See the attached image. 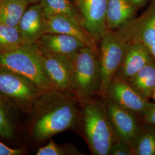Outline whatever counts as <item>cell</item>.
Wrapping results in <instances>:
<instances>
[{
  "mask_svg": "<svg viewBox=\"0 0 155 155\" xmlns=\"http://www.w3.org/2000/svg\"><path fill=\"white\" fill-rule=\"evenodd\" d=\"M80 110V101L72 93L45 91L29 113V134L33 141L43 142L58 133L75 131Z\"/></svg>",
  "mask_w": 155,
  "mask_h": 155,
  "instance_id": "6da1fadb",
  "label": "cell"
},
{
  "mask_svg": "<svg viewBox=\"0 0 155 155\" xmlns=\"http://www.w3.org/2000/svg\"><path fill=\"white\" fill-rule=\"evenodd\" d=\"M81 110L76 130L93 155H109L112 145L119 139L111 124L105 101L92 98L80 101Z\"/></svg>",
  "mask_w": 155,
  "mask_h": 155,
  "instance_id": "7a4b0ae2",
  "label": "cell"
},
{
  "mask_svg": "<svg viewBox=\"0 0 155 155\" xmlns=\"http://www.w3.org/2000/svg\"><path fill=\"white\" fill-rule=\"evenodd\" d=\"M132 40L126 25L116 29H108L100 40L98 55L101 67V98L105 99L107 88Z\"/></svg>",
  "mask_w": 155,
  "mask_h": 155,
  "instance_id": "3957f363",
  "label": "cell"
},
{
  "mask_svg": "<svg viewBox=\"0 0 155 155\" xmlns=\"http://www.w3.org/2000/svg\"><path fill=\"white\" fill-rule=\"evenodd\" d=\"M40 53L35 44L23 45L0 52V66L28 78L45 91L54 90L41 61Z\"/></svg>",
  "mask_w": 155,
  "mask_h": 155,
  "instance_id": "277c9868",
  "label": "cell"
},
{
  "mask_svg": "<svg viewBox=\"0 0 155 155\" xmlns=\"http://www.w3.org/2000/svg\"><path fill=\"white\" fill-rule=\"evenodd\" d=\"M101 80L98 53L84 47L73 59L72 93L79 101L99 96Z\"/></svg>",
  "mask_w": 155,
  "mask_h": 155,
  "instance_id": "5b68a950",
  "label": "cell"
},
{
  "mask_svg": "<svg viewBox=\"0 0 155 155\" xmlns=\"http://www.w3.org/2000/svg\"><path fill=\"white\" fill-rule=\"evenodd\" d=\"M44 92L28 78L0 66V93L17 109L29 113Z\"/></svg>",
  "mask_w": 155,
  "mask_h": 155,
  "instance_id": "8992f818",
  "label": "cell"
},
{
  "mask_svg": "<svg viewBox=\"0 0 155 155\" xmlns=\"http://www.w3.org/2000/svg\"><path fill=\"white\" fill-rule=\"evenodd\" d=\"M105 100L132 112L139 118L155 106V104L141 96L127 82L116 77L113 78L107 88Z\"/></svg>",
  "mask_w": 155,
  "mask_h": 155,
  "instance_id": "52a82bcc",
  "label": "cell"
},
{
  "mask_svg": "<svg viewBox=\"0 0 155 155\" xmlns=\"http://www.w3.org/2000/svg\"><path fill=\"white\" fill-rule=\"evenodd\" d=\"M40 52L41 61L54 90L72 93L73 59L66 56Z\"/></svg>",
  "mask_w": 155,
  "mask_h": 155,
  "instance_id": "ba28073f",
  "label": "cell"
},
{
  "mask_svg": "<svg viewBox=\"0 0 155 155\" xmlns=\"http://www.w3.org/2000/svg\"><path fill=\"white\" fill-rule=\"evenodd\" d=\"M105 101L109 116L117 137L131 148L142 129L143 124L140 118L113 102Z\"/></svg>",
  "mask_w": 155,
  "mask_h": 155,
  "instance_id": "9c48e42d",
  "label": "cell"
},
{
  "mask_svg": "<svg viewBox=\"0 0 155 155\" xmlns=\"http://www.w3.org/2000/svg\"><path fill=\"white\" fill-rule=\"evenodd\" d=\"M78 9L81 22L98 43L108 29L106 24L107 0H79Z\"/></svg>",
  "mask_w": 155,
  "mask_h": 155,
  "instance_id": "30bf717a",
  "label": "cell"
},
{
  "mask_svg": "<svg viewBox=\"0 0 155 155\" xmlns=\"http://www.w3.org/2000/svg\"><path fill=\"white\" fill-rule=\"evenodd\" d=\"M45 33H58L71 36L95 52H98L97 42L83 27L79 20L68 15H58L45 18Z\"/></svg>",
  "mask_w": 155,
  "mask_h": 155,
  "instance_id": "8fae6325",
  "label": "cell"
},
{
  "mask_svg": "<svg viewBox=\"0 0 155 155\" xmlns=\"http://www.w3.org/2000/svg\"><path fill=\"white\" fill-rule=\"evenodd\" d=\"M133 39L141 41L155 59V0L138 17L126 24Z\"/></svg>",
  "mask_w": 155,
  "mask_h": 155,
  "instance_id": "7c38bea8",
  "label": "cell"
},
{
  "mask_svg": "<svg viewBox=\"0 0 155 155\" xmlns=\"http://www.w3.org/2000/svg\"><path fill=\"white\" fill-rule=\"evenodd\" d=\"M154 59L150 51L141 41L133 39L114 77L127 82Z\"/></svg>",
  "mask_w": 155,
  "mask_h": 155,
  "instance_id": "4fadbf2b",
  "label": "cell"
},
{
  "mask_svg": "<svg viewBox=\"0 0 155 155\" xmlns=\"http://www.w3.org/2000/svg\"><path fill=\"white\" fill-rule=\"evenodd\" d=\"M35 44L42 52L66 56L72 59L86 47L73 36L58 33H45Z\"/></svg>",
  "mask_w": 155,
  "mask_h": 155,
  "instance_id": "5bb4252c",
  "label": "cell"
},
{
  "mask_svg": "<svg viewBox=\"0 0 155 155\" xmlns=\"http://www.w3.org/2000/svg\"><path fill=\"white\" fill-rule=\"evenodd\" d=\"M45 17L40 3L27 8L17 28L24 45L35 44L45 33Z\"/></svg>",
  "mask_w": 155,
  "mask_h": 155,
  "instance_id": "9a60e30c",
  "label": "cell"
},
{
  "mask_svg": "<svg viewBox=\"0 0 155 155\" xmlns=\"http://www.w3.org/2000/svg\"><path fill=\"white\" fill-rule=\"evenodd\" d=\"M138 9L129 0H107L106 24L108 29L122 27L136 17Z\"/></svg>",
  "mask_w": 155,
  "mask_h": 155,
  "instance_id": "2e32d148",
  "label": "cell"
},
{
  "mask_svg": "<svg viewBox=\"0 0 155 155\" xmlns=\"http://www.w3.org/2000/svg\"><path fill=\"white\" fill-rule=\"evenodd\" d=\"M127 82L144 98L152 97L155 89V59L143 67Z\"/></svg>",
  "mask_w": 155,
  "mask_h": 155,
  "instance_id": "e0dca14e",
  "label": "cell"
},
{
  "mask_svg": "<svg viewBox=\"0 0 155 155\" xmlns=\"http://www.w3.org/2000/svg\"><path fill=\"white\" fill-rule=\"evenodd\" d=\"M16 107L0 93V137L13 140L16 132Z\"/></svg>",
  "mask_w": 155,
  "mask_h": 155,
  "instance_id": "ac0fdd59",
  "label": "cell"
},
{
  "mask_svg": "<svg viewBox=\"0 0 155 155\" xmlns=\"http://www.w3.org/2000/svg\"><path fill=\"white\" fill-rule=\"evenodd\" d=\"M28 4L20 0H0V24L17 27Z\"/></svg>",
  "mask_w": 155,
  "mask_h": 155,
  "instance_id": "d6986e66",
  "label": "cell"
},
{
  "mask_svg": "<svg viewBox=\"0 0 155 155\" xmlns=\"http://www.w3.org/2000/svg\"><path fill=\"white\" fill-rule=\"evenodd\" d=\"M131 150L133 155H155V129L143 124L141 132Z\"/></svg>",
  "mask_w": 155,
  "mask_h": 155,
  "instance_id": "ffe728a7",
  "label": "cell"
},
{
  "mask_svg": "<svg viewBox=\"0 0 155 155\" xmlns=\"http://www.w3.org/2000/svg\"><path fill=\"white\" fill-rule=\"evenodd\" d=\"M45 17L64 15L75 17L81 21L78 10L73 6L70 0H40Z\"/></svg>",
  "mask_w": 155,
  "mask_h": 155,
  "instance_id": "44dd1931",
  "label": "cell"
},
{
  "mask_svg": "<svg viewBox=\"0 0 155 155\" xmlns=\"http://www.w3.org/2000/svg\"><path fill=\"white\" fill-rule=\"evenodd\" d=\"M23 45L17 27L0 24V52L13 50Z\"/></svg>",
  "mask_w": 155,
  "mask_h": 155,
  "instance_id": "7402d4cb",
  "label": "cell"
},
{
  "mask_svg": "<svg viewBox=\"0 0 155 155\" xmlns=\"http://www.w3.org/2000/svg\"><path fill=\"white\" fill-rule=\"evenodd\" d=\"M37 155H83L72 144H58L51 140L47 145L40 148Z\"/></svg>",
  "mask_w": 155,
  "mask_h": 155,
  "instance_id": "603a6c76",
  "label": "cell"
},
{
  "mask_svg": "<svg viewBox=\"0 0 155 155\" xmlns=\"http://www.w3.org/2000/svg\"><path fill=\"white\" fill-rule=\"evenodd\" d=\"M109 155H133V153L127 144L118 140L112 145Z\"/></svg>",
  "mask_w": 155,
  "mask_h": 155,
  "instance_id": "cb8c5ba5",
  "label": "cell"
},
{
  "mask_svg": "<svg viewBox=\"0 0 155 155\" xmlns=\"http://www.w3.org/2000/svg\"><path fill=\"white\" fill-rule=\"evenodd\" d=\"M25 153L22 148H12L0 141V155H22Z\"/></svg>",
  "mask_w": 155,
  "mask_h": 155,
  "instance_id": "d4e9b609",
  "label": "cell"
},
{
  "mask_svg": "<svg viewBox=\"0 0 155 155\" xmlns=\"http://www.w3.org/2000/svg\"><path fill=\"white\" fill-rule=\"evenodd\" d=\"M141 122L155 129V106L144 116L140 118Z\"/></svg>",
  "mask_w": 155,
  "mask_h": 155,
  "instance_id": "484cf974",
  "label": "cell"
},
{
  "mask_svg": "<svg viewBox=\"0 0 155 155\" xmlns=\"http://www.w3.org/2000/svg\"><path fill=\"white\" fill-rule=\"evenodd\" d=\"M138 9L145 5L149 0H129Z\"/></svg>",
  "mask_w": 155,
  "mask_h": 155,
  "instance_id": "4316f807",
  "label": "cell"
},
{
  "mask_svg": "<svg viewBox=\"0 0 155 155\" xmlns=\"http://www.w3.org/2000/svg\"><path fill=\"white\" fill-rule=\"evenodd\" d=\"M20 1H24V2H25L27 3H37L38 1H40V0H20Z\"/></svg>",
  "mask_w": 155,
  "mask_h": 155,
  "instance_id": "83f0119b",
  "label": "cell"
},
{
  "mask_svg": "<svg viewBox=\"0 0 155 155\" xmlns=\"http://www.w3.org/2000/svg\"><path fill=\"white\" fill-rule=\"evenodd\" d=\"M152 97L153 98V99H154V101H155V90H154V92H153V95H152Z\"/></svg>",
  "mask_w": 155,
  "mask_h": 155,
  "instance_id": "f1b7e54d",
  "label": "cell"
},
{
  "mask_svg": "<svg viewBox=\"0 0 155 155\" xmlns=\"http://www.w3.org/2000/svg\"><path fill=\"white\" fill-rule=\"evenodd\" d=\"M79 0H75V2H76V3H77V4L78 2H79Z\"/></svg>",
  "mask_w": 155,
  "mask_h": 155,
  "instance_id": "f546056e",
  "label": "cell"
}]
</instances>
